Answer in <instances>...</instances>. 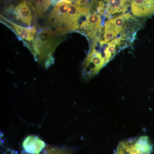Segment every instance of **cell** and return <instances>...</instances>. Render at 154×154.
Listing matches in <instances>:
<instances>
[{
    "label": "cell",
    "instance_id": "6da1fadb",
    "mask_svg": "<svg viewBox=\"0 0 154 154\" xmlns=\"http://www.w3.org/2000/svg\"><path fill=\"white\" fill-rule=\"evenodd\" d=\"M57 34L51 32L49 28L40 29L35 36L33 42V54L37 61H45L44 66L49 67L54 63L51 55L60 40L54 37Z\"/></svg>",
    "mask_w": 154,
    "mask_h": 154
},
{
    "label": "cell",
    "instance_id": "7a4b0ae2",
    "mask_svg": "<svg viewBox=\"0 0 154 154\" xmlns=\"http://www.w3.org/2000/svg\"><path fill=\"white\" fill-rule=\"evenodd\" d=\"M106 64L105 57L101 53L94 48L86 57L82 67L83 75L87 79L97 75Z\"/></svg>",
    "mask_w": 154,
    "mask_h": 154
},
{
    "label": "cell",
    "instance_id": "3957f363",
    "mask_svg": "<svg viewBox=\"0 0 154 154\" xmlns=\"http://www.w3.org/2000/svg\"><path fill=\"white\" fill-rule=\"evenodd\" d=\"M130 14H125L110 19L105 22L103 39L100 42L101 45L114 39L123 30L125 22L131 18Z\"/></svg>",
    "mask_w": 154,
    "mask_h": 154
},
{
    "label": "cell",
    "instance_id": "277c9868",
    "mask_svg": "<svg viewBox=\"0 0 154 154\" xmlns=\"http://www.w3.org/2000/svg\"><path fill=\"white\" fill-rule=\"evenodd\" d=\"M101 24L102 19L99 14L96 13H89L86 17L85 21L80 25V28L84 30L88 37L95 39L100 30Z\"/></svg>",
    "mask_w": 154,
    "mask_h": 154
},
{
    "label": "cell",
    "instance_id": "5b68a950",
    "mask_svg": "<svg viewBox=\"0 0 154 154\" xmlns=\"http://www.w3.org/2000/svg\"><path fill=\"white\" fill-rule=\"evenodd\" d=\"M131 10L137 17H149L154 15V0H132Z\"/></svg>",
    "mask_w": 154,
    "mask_h": 154
},
{
    "label": "cell",
    "instance_id": "8992f818",
    "mask_svg": "<svg viewBox=\"0 0 154 154\" xmlns=\"http://www.w3.org/2000/svg\"><path fill=\"white\" fill-rule=\"evenodd\" d=\"M9 11L12 12L17 21L30 26L32 20V15L28 3L22 1L15 7L14 5L9 6Z\"/></svg>",
    "mask_w": 154,
    "mask_h": 154
},
{
    "label": "cell",
    "instance_id": "52a82bcc",
    "mask_svg": "<svg viewBox=\"0 0 154 154\" xmlns=\"http://www.w3.org/2000/svg\"><path fill=\"white\" fill-rule=\"evenodd\" d=\"M3 20L5 21V24H8L10 28L15 31L19 39L23 42H33V38L36 32V29L34 27H24L17 25L14 22H11L8 19L1 17Z\"/></svg>",
    "mask_w": 154,
    "mask_h": 154
},
{
    "label": "cell",
    "instance_id": "ba28073f",
    "mask_svg": "<svg viewBox=\"0 0 154 154\" xmlns=\"http://www.w3.org/2000/svg\"><path fill=\"white\" fill-rule=\"evenodd\" d=\"M130 0H104V12L108 16L115 14H124L128 9Z\"/></svg>",
    "mask_w": 154,
    "mask_h": 154
},
{
    "label": "cell",
    "instance_id": "9c48e42d",
    "mask_svg": "<svg viewBox=\"0 0 154 154\" xmlns=\"http://www.w3.org/2000/svg\"><path fill=\"white\" fill-rule=\"evenodd\" d=\"M45 143L37 136L30 135L23 141L22 146L27 153L39 154L45 147Z\"/></svg>",
    "mask_w": 154,
    "mask_h": 154
},
{
    "label": "cell",
    "instance_id": "30bf717a",
    "mask_svg": "<svg viewBox=\"0 0 154 154\" xmlns=\"http://www.w3.org/2000/svg\"><path fill=\"white\" fill-rule=\"evenodd\" d=\"M28 4L38 17H42L52 5L51 0H30Z\"/></svg>",
    "mask_w": 154,
    "mask_h": 154
},
{
    "label": "cell",
    "instance_id": "8fae6325",
    "mask_svg": "<svg viewBox=\"0 0 154 154\" xmlns=\"http://www.w3.org/2000/svg\"><path fill=\"white\" fill-rule=\"evenodd\" d=\"M120 42V38H116L113 39L112 41L109 42L107 43V46L105 48V58L106 63L110 60L112 56L115 54L116 51V46L119 44Z\"/></svg>",
    "mask_w": 154,
    "mask_h": 154
},
{
    "label": "cell",
    "instance_id": "7c38bea8",
    "mask_svg": "<svg viewBox=\"0 0 154 154\" xmlns=\"http://www.w3.org/2000/svg\"><path fill=\"white\" fill-rule=\"evenodd\" d=\"M22 1H25V2H26L27 3H28L29 2V1H30V0H22Z\"/></svg>",
    "mask_w": 154,
    "mask_h": 154
}]
</instances>
